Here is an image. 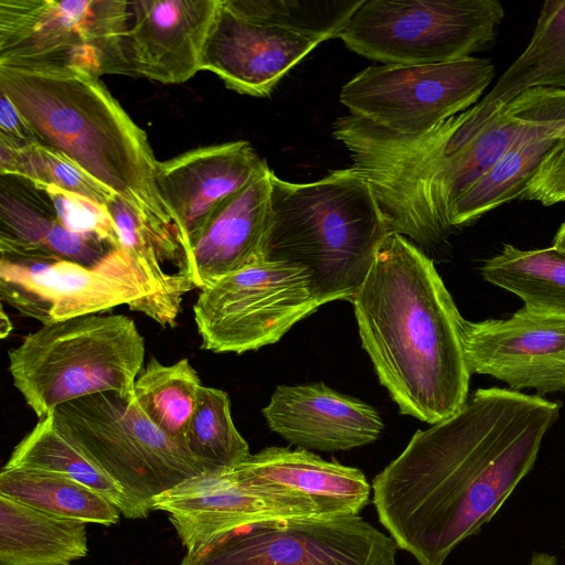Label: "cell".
I'll return each instance as SVG.
<instances>
[{
	"mask_svg": "<svg viewBox=\"0 0 565 565\" xmlns=\"http://www.w3.org/2000/svg\"><path fill=\"white\" fill-rule=\"evenodd\" d=\"M559 405L510 388H479L451 416L417 430L372 481L373 504L396 546L444 565L532 470Z\"/></svg>",
	"mask_w": 565,
	"mask_h": 565,
	"instance_id": "obj_1",
	"label": "cell"
},
{
	"mask_svg": "<svg viewBox=\"0 0 565 565\" xmlns=\"http://www.w3.org/2000/svg\"><path fill=\"white\" fill-rule=\"evenodd\" d=\"M352 303L362 347L402 414L434 425L465 404L463 318L416 244L387 235Z\"/></svg>",
	"mask_w": 565,
	"mask_h": 565,
	"instance_id": "obj_2",
	"label": "cell"
},
{
	"mask_svg": "<svg viewBox=\"0 0 565 565\" xmlns=\"http://www.w3.org/2000/svg\"><path fill=\"white\" fill-rule=\"evenodd\" d=\"M0 90L41 145L67 156L150 224L177 231L157 188L158 161L146 132L99 77L68 67L0 65Z\"/></svg>",
	"mask_w": 565,
	"mask_h": 565,
	"instance_id": "obj_3",
	"label": "cell"
},
{
	"mask_svg": "<svg viewBox=\"0 0 565 565\" xmlns=\"http://www.w3.org/2000/svg\"><path fill=\"white\" fill-rule=\"evenodd\" d=\"M270 180L266 260L305 268L323 305L352 302L390 235L369 183L352 167L313 182Z\"/></svg>",
	"mask_w": 565,
	"mask_h": 565,
	"instance_id": "obj_4",
	"label": "cell"
},
{
	"mask_svg": "<svg viewBox=\"0 0 565 565\" xmlns=\"http://www.w3.org/2000/svg\"><path fill=\"white\" fill-rule=\"evenodd\" d=\"M145 340L122 315H87L43 324L9 352L14 387L39 419L58 405L102 392L134 397Z\"/></svg>",
	"mask_w": 565,
	"mask_h": 565,
	"instance_id": "obj_5",
	"label": "cell"
},
{
	"mask_svg": "<svg viewBox=\"0 0 565 565\" xmlns=\"http://www.w3.org/2000/svg\"><path fill=\"white\" fill-rule=\"evenodd\" d=\"M56 425L125 490L147 516L154 497L200 475L201 466L134 397L102 392L63 403Z\"/></svg>",
	"mask_w": 565,
	"mask_h": 565,
	"instance_id": "obj_6",
	"label": "cell"
},
{
	"mask_svg": "<svg viewBox=\"0 0 565 565\" xmlns=\"http://www.w3.org/2000/svg\"><path fill=\"white\" fill-rule=\"evenodd\" d=\"M129 6L124 0H0V65L135 76L127 50Z\"/></svg>",
	"mask_w": 565,
	"mask_h": 565,
	"instance_id": "obj_7",
	"label": "cell"
},
{
	"mask_svg": "<svg viewBox=\"0 0 565 565\" xmlns=\"http://www.w3.org/2000/svg\"><path fill=\"white\" fill-rule=\"evenodd\" d=\"M504 17L498 0H363L339 39L384 64L447 63L491 47Z\"/></svg>",
	"mask_w": 565,
	"mask_h": 565,
	"instance_id": "obj_8",
	"label": "cell"
},
{
	"mask_svg": "<svg viewBox=\"0 0 565 565\" xmlns=\"http://www.w3.org/2000/svg\"><path fill=\"white\" fill-rule=\"evenodd\" d=\"M322 305L305 268L265 260L201 289L193 313L201 349L241 354L279 341Z\"/></svg>",
	"mask_w": 565,
	"mask_h": 565,
	"instance_id": "obj_9",
	"label": "cell"
},
{
	"mask_svg": "<svg viewBox=\"0 0 565 565\" xmlns=\"http://www.w3.org/2000/svg\"><path fill=\"white\" fill-rule=\"evenodd\" d=\"M490 60L369 66L340 92L350 114L387 131L414 136L475 106L494 78Z\"/></svg>",
	"mask_w": 565,
	"mask_h": 565,
	"instance_id": "obj_10",
	"label": "cell"
},
{
	"mask_svg": "<svg viewBox=\"0 0 565 565\" xmlns=\"http://www.w3.org/2000/svg\"><path fill=\"white\" fill-rule=\"evenodd\" d=\"M154 296V287L122 247L92 267L58 258L0 257L1 300L43 324L121 305L150 317Z\"/></svg>",
	"mask_w": 565,
	"mask_h": 565,
	"instance_id": "obj_11",
	"label": "cell"
},
{
	"mask_svg": "<svg viewBox=\"0 0 565 565\" xmlns=\"http://www.w3.org/2000/svg\"><path fill=\"white\" fill-rule=\"evenodd\" d=\"M396 548L360 514L267 519L185 553L181 565H396Z\"/></svg>",
	"mask_w": 565,
	"mask_h": 565,
	"instance_id": "obj_12",
	"label": "cell"
},
{
	"mask_svg": "<svg viewBox=\"0 0 565 565\" xmlns=\"http://www.w3.org/2000/svg\"><path fill=\"white\" fill-rule=\"evenodd\" d=\"M232 472L276 519L360 514L371 493L360 469L301 448H265Z\"/></svg>",
	"mask_w": 565,
	"mask_h": 565,
	"instance_id": "obj_13",
	"label": "cell"
},
{
	"mask_svg": "<svg viewBox=\"0 0 565 565\" xmlns=\"http://www.w3.org/2000/svg\"><path fill=\"white\" fill-rule=\"evenodd\" d=\"M462 345L472 373L510 390H565V317L521 308L508 319H462Z\"/></svg>",
	"mask_w": 565,
	"mask_h": 565,
	"instance_id": "obj_14",
	"label": "cell"
},
{
	"mask_svg": "<svg viewBox=\"0 0 565 565\" xmlns=\"http://www.w3.org/2000/svg\"><path fill=\"white\" fill-rule=\"evenodd\" d=\"M319 44L245 13L234 0H218L201 71L217 75L227 88L239 94L265 97Z\"/></svg>",
	"mask_w": 565,
	"mask_h": 565,
	"instance_id": "obj_15",
	"label": "cell"
},
{
	"mask_svg": "<svg viewBox=\"0 0 565 565\" xmlns=\"http://www.w3.org/2000/svg\"><path fill=\"white\" fill-rule=\"evenodd\" d=\"M268 167L245 140L200 147L157 162V188L186 256L217 211Z\"/></svg>",
	"mask_w": 565,
	"mask_h": 565,
	"instance_id": "obj_16",
	"label": "cell"
},
{
	"mask_svg": "<svg viewBox=\"0 0 565 565\" xmlns=\"http://www.w3.org/2000/svg\"><path fill=\"white\" fill-rule=\"evenodd\" d=\"M527 126L504 154L454 203L451 227L469 224L491 210L519 199L565 126V88L532 87L511 102ZM508 103V104H509Z\"/></svg>",
	"mask_w": 565,
	"mask_h": 565,
	"instance_id": "obj_17",
	"label": "cell"
},
{
	"mask_svg": "<svg viewBox=\"0 0 565 565\" xmlns=\"http://www.w3.org/2000/svg\"><path fill=\"white\" fill-rule=\"evenodd\" d=\"M218 0L130 2L127 50L135 76L180 84L201 71L209 29Z\"/></svg>",
	"mask_w": 565,
	"mask_h": 565,
	"instance_id": "obj_18",
	"label": "cell"
},
{
	"mask_svg": "<svg viewBox=\"0 0 565 565\" xmlns=\"http://www.w3.org/2000/svg\"><path fill=\"white\" fill-rule=\"evenodd\" d=\"M269 428L298 448L340 451L375 441L384 424L374 407L323 383L279 385L262 409Z\"/></svg>",
	"mask_w": 565,
	"mask_h": 565,
	"instance_id": "obj_19",
	"label": "cell"
},
{
	"mask_svg": "<svg viewBox=\"0 0 565 565\" xmlns=\"http://www.w3.org/2000/svg\"><path fill=\"white\" fill-rule=\"evenodd\" d=\"M271 173L266 168L235 193L191 246L188 257L198 289L266 260Z\"/></svg>",
	"mask_w": 565,
	"mask_h": 565,
	"instance_id": "obj_20",
	"label": "cell"
},
{
	"mask_svg": "<svg viewBox=\"0 0 565 565\" xmlns=\"http://www.w3.org/2000/svg\"><path fill=\"white\" fill-rule=\"evenodd\" d=\"M115 249L97 236L65 227L45 192L31 182L0 174V254L58 258L92 267Z\"/></svg>",
	"mask_w": 565,
	"mask_h": 565,
	"instance_id": "obj_21",
	"label": "cell"
},
{
	"mask_svg": "<svg viewBox=\"0 0 565 565\" xmlns=\"http://www.w3.org/2000/svg\"><path fill=\"white\" fill-rule=\"evenodd\" d=\"M151 508L169 514L186 554L236 527L276 519L238 483L232 469L191 477L154 497Z\"/></svg>",
	"mask_w": 565,
	"mask_h": 565,
	"instance_id": "obj_22",
	"label": "cell"
},
{
	"mask_svg": "<svg viewBox=\"0 0 565 565\" xmlns=\"http://www.w3.org/2000/svg\"><path fill=\"white\" fill-rule=\"evenodd\" d=\"M532 87L565 88V0L542 4L525 49L494 86L463 111L466 132L472 136L498 108Z\"/></svg>",
	"mask_w": 565,
	"mask_h": 565,
	"instance_id": "obj_23",
	"label": "cell"
},
{
	"mask_svg": "<svg viewBox=\"0 0 565 565\" xmlns=\"http://www.w3.org/2000/svg\"><path fill=\"white\" fill-rule=\"evenodd\" d=\"M85 524L0 494V565H70L88 553Z\"/></svg>",
	"mask_w": 565,
	"mask_h": 565,
	"instance_id": "obj_24",
	"label": "cell"
},
{
	"mask_svg": "<svg viewBox=\"0 0 565 565\" xmlns=\"http://www.w3.org/2000/svg\"><path fill=\"white\" fill-rule=\"evenodd\" d=\"M3 467L61 475L104 495L124 516L146 518L121 486L56 425L51 414L39 419Z\"/></svg>",
	"mask_w": 565,
	"mask_h": 565,
	"instance_id": "obj_25",
	"label": "cell"
},
{
	"mask_svg": "<svg viewBox=\"0 0 565 565\" xmlns=\"http://www.w3.org/2000/svg\"><path fill=\"white\" fill-rule=\"evenodd\" d=\"M483 278L518 296L524 307L565 317V252L553 246L520 249L505 244L484 260Z\"/></svg>",
	"mask_w": 565,
	"mask_h": 565,
	"instance_id": "obj_26",
	"label": "cell"
},
{
	"mask_svg": "<svg viewBox=\"0 0 565 565\" xmlns=\"http://www.w3.org/2000/svg\"><path fill=\"white\" fill-rule=\"evenodd\" d=\"M0 494L60 518L113 525L120 510L104 495L61 475L6 468L0 472Z\"/></svg>",
	"mask_w": 565,
	"mask_h": 565,
	"instance_id": "obj_27",
	"label": "cell"
},
{
	"mask_svg": "<svg viewBox=\"0 0 565 565\" xmlns=\"http://www.w3.org/2000/svg\"><path fill=\"white\" fill-rule=\"evenodd\" d=\"M201 385L188 359L164 365L152 358L135 381L134 398L156 426L186 448L185 434Z\"/></svg>",
	"mask_w": 565,
	"mask_h": 565,
	"instance_id": "obj_28",
	"label": "cell"
},
{
	"mask_svg": "<svg viewBox=\"0 0 565 565\" xmlns=\"http://www.w3.org/2000/svg\"><path fill=\"white\" fill-rule=\"evenodd\" d=\"M185 446L204 472L231 470L252 455L233 423L226 392L201 385Z\"/></svg>",
	"mask_w": 565,
	"mask_h": 565,
	"instance_id": "obj_29",
	"label": "cell"
},
{
	"mask_svg": "<svg viewBox=\"0 0 565 565\" xmlns=\"http://www.w3.org/2000/svg\"><path fill=\"white\" fill-rule=\"evenodd\" d=\"M0 174L18 177L34 185H52L103 205L116 194L67 156L40 142L22 148L0 142Z\"/></svg>",
	"mask_w": 565,
	"mask_h": 565,
	"instance_id": "obj_30",
	"label": "cell"
},
{
	"mask_svg": "<svg viewBox=\"0 0 565 565\" xmlns=\"http://www.w3.org/2000/svg\"><path fill=\"white\" fill-rule=\"evenodd\" d=\"M245 13L320 43L339 38L363 0H234Z\"/></svg>",
	"mask_w": 565,
	"mask_h": 565,
	"instance_id": "obj_31",
	"label": "cell"
},
{
	"mask_svg": "<svg viewBox=\"0 0 565 565\" xmlns=\"http://www.w3.org/2000/svg\"><path fill=\"white\" fill-rule=\"evenodd\" d=\"M35 186L49 196L57 217L65 227L76 233L97 236L114 247L121 248L116 225L106 205L52 185Z\"/></svg>",
	"mask_w": 565,
	"mask_h": 565,
	"instance_id": "obj_32",
	"label": "cell"
},
{
	"mask_svg": "<svg viewBox=\"0 0 565 565\" xmlns=\"http://www.w3.org/2000/svg\"><path fill=\"white\" fill-rule=\"evenodd\" d=\"M519 199L545 206L565 202V138L547 152Z\"/></svg>",
	"mask_w": 565,
	"mask_h": 565,
	"instance_id": "obj_33",
	"label": "cell"
},
{
	"mask_svg": "<svg viewBox=\"0 0 565 565\" xmlns=\"http://www.w3.org/2000/svg\"><path fill=\"white\" fill-rule=\"evenodd\" d=\"M0 142L13 148L39 142L26 119L2 90H0Z\"/></svg>",
	"mask_w": 565,
	"mask_h": 565,
	"instance_id": "obj_34",
	"label": "cell"
},
{
	"mask_svg": "<svg viewBox=\"0 0 565 565\" xmlns=\"http://www.w3.org/2000/svg\"><path fill=\"white\" fill-rule=\"evenodd\" d=\"M530 565H557V558L547 553H534Z\"/></svg>",
	"mask_w": 565,
	"mask_h": 565,
	"instance_id": "obj_35",
	"label": "cell"
},
{
	"mask_svg": "<svg viewBox=\"0 0 565 565\" xmlns=\"http://www.w3.org/2000/svg\"><path fill=\"white\" fill-rule=\"evenodd\" d=\"M554 248L565 252V221L559 226L554 239L553 245Z\"/></svg>",
	"mask_w": 565,
	"mask_h": 565,
	"instance_id": "obj_36",
	"label": "cell"
},
{
	"mask_svg": "<svg viewBox=\"0 0 565 565\" xmlns=\"http://www.w3.org/2000/svg\"><path fill=\"white\" fill-rule=\"evenodd\" d=\"M1 321H2L1 327H0L1 338H4L11 331V322H10L9 318L7 317L3 309L1 311Z\"/></svg>",
	"mask_w": 565,
	"mask_h": 565,
	"instance_id": "obj_37",
	"label": "cell"
},
{
	"mask_svg": "<svg viewBox=\"0 0 565 565\" xmlns=\"http://www.w3.org/2000/svg\"><path fill=\"white\" fill-rule=\"evenodd\" d=\"M563 138H565V126L563 127L561 135H559V139H563Z\"/></svg>",
	"mask_w": 565,
	"mask_h": 565,
	"instance_id": "obj_38",
	"label": "cell"
}]
</instances>
